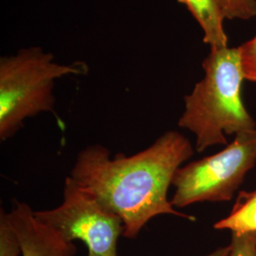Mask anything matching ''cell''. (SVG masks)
<instances>
[{
	"mask_svg": "<svg viewBox=\"0 0 256 256\" xmlns=\"http://www.w3.org/2000/svg\"><path fill=\"white\" fill-rule=\"evenodd\" d=\"M194 153L191 142L174 130L132 156L118 153L111 158L106 147L92 144L78 153L70 176L119 216L122 236L133 239L158 216L196 220L176 210L168 198L174 174Z\"/></svg>",
	"mask_w": 256,
	"mask_h": 256,
	"instance_id": "obj_1",
	"label": "cell"
},
{
	"mask_svg": "<svg viewBox=\"0 0 256 256\" xmlns=\"http://www.w3.org/2000/svg\"><path fill=\"white\" fill-rule=\"evenodd\" d=\"M202 66L205 75L184 97L178 122L194 134V148L200 153L227 146L228 135L256 128L242 99L245 75L238 46L210 48Z\"/></svg>",
	"mask_w": 256,
	"mask_h": 256,
	"instance_id": "obj_2",
	"label": "cell"
},
{
	"mask_svg": "<svg viewBox=\"0 0 256 256\" xmlns=\"http://www.w3.org/2000/svg\"><path fill=\"white\" fill-rule=\"evenodd\" d=\"M86 72V64L56 63L54 55L39 46L1 57L0 140L5 142L14 137L28 118L54 111L57 79Z\"/></svg>",
	"mask_w": 256,
	"mask_h": 256,
	"instance_id": "obj_3",
	"label": "cell"
},
{
	"mask_svg": "<svg viewBox=\"0 0 256 256\" xmlns=\"http://www.w3.org/2000/svg\"><path fill=\"white\" fill-rule=\"evenodd\" d=\"M256 164V128L240 132L224 149L182 166L174 174L171 203L230 202Z\"/></svg>",
	"mask_w": 256,
	"mask_h": 256,
	"instance_id": "obj_4",
	"label": "cell"
},
{
	"mask_svg": "<svg viewBox=\"0 0 256 256\" xmlns=\"http://www.w3.org/2000/svg\"><path fill=\"white\" fill-rule=\"evenodd\" d=\"M34 216L68 241L80 240L88 248V256H118L122 220L70 176L64 180L61 204L50 210H36Z\"/></svg>",
	"mask_w": 256,
	"mask_h": 256,
	"instance_id": "obj_5",
	"label": "cell"
},
{
	"mask_svg": "<svg viewBox=\"0 0 256 256\" xmlns=\"http://www.w3.org/2000/svg\"><path fill=\"white\" fill-rule=\"evenodd\" d=\"M10 220L18 236L22 256H75L74 242L37 220L30 205L16 202L9 212Z\"/></svg>",
	"mask_w": 256,
	"mask_h": 256,
	"instance_id": "obj_6",
	"label": "cell"
},
{
	"mask_svg": "<svg viewBox=\"0 0 256 256\" xmlns=\"http://www.w3.org/2000/svg\"><path fill=\"white\" fill-rule=\"evenodd\" d=\"M190 10L203 30V41L214 48L228 46V36L224 28L225 18L220 0H178Z\"/></svg>",
	"mask_w": 256,
	"mask_h": 256,
	"instance_id": "obj_7",
	"label": "cell"
},
{
	"mask_svg": "<svg viewBox=\"0 0 256 256\" xmlns=\"http://www.w3.org/2000/svg\"><path fill=\"white\" fill-rule=\"evenodd\" d=\"M214 228L238 234H256V190L239 192L230 212L218 221Z\"/></svg>",
	"mask_w": 256,
	"mask_h": 256,
	"instance_id": "obj_8",
	"label": "cell"
},
{
	"mask_svg": "<svg viewBox=\"0 0 256 256\" xmlns=\"http://www.w3.org/2000/svg\"><path fill=\"white\" fill-rule=\"evenodd\" d=\"M22 256L18 236L14 228L9 212L0 210V256Z\"/></svg>",
	"mask_w": 256,
	"mask_h": 256,
	"instance_id": "obj_9",
	"label": "cell"
},
{
	"mask_svg": "<svg viewBox=\"0 0 256 256\" xmlns=\"http://www.w3.org/2000/svg\"><path fill=\"white\" fill-rule=\"evenodd\" d=\"M225 19H247L256 16V0H220Z\"/></svg>",
	"mask_w": 256,
	"mask_h": 256,
	"instance_id": "obj_10",
	"label": "cell"
},
{
	"mask_svg": "<svg viewBox=\"0 0 256 256\" xmlns=\"http://www.w3.org/2000/svg\"><path fill=\"white\" fill-rule=\"evenodd\" d=\"M229 256H256V240L254 234L232 232Z\"/></svg>",
	"mask_w": 256,
	"mask_h": 256,
	"instance_id": "obj_11",
	"label": "cell"
},
{
	"mask_svg": "<svg viewBox=\"0 0 256 256\" xmlns=\"http://www.w3.org/2000/svg\"><path fill=\"white\" fill-rule=\"evenodd\" d=\"M245 79L256 82V36L238 46Z\"/></svg>",
	"mask_w": 256,
	"mask_h": 256,
	"instance_id": "obj_12",
	"label": "cell"
},
{
	"mask_svg": "<svg viewBox=\"0 0 256 256\" xmlns=\"http://www.w3.org/2000/svg\"><path fill=\"white\" fill-rule=\"evenodd\" d=\"M230 252V245H228L226 247L216 248V250H214L210 254H208L204 256H229Z\"/></svg>",
	"mask_w": 256,
	"mask_h": 256,
	"instance_id": "obj_13",
	"label": "cell"
},
{
	"mask_svg": "<svg viewBox=\"0 0 256 256\" xmlns=\"http://www.w3.org/2000/svg\"><path fill=\"white\" fill-rule=\"evenodd\" d=\"M254 234V236H256V234Z\"/></svg>",
	"mask_w": 256,
	"mask_h": 256,
	"instance_id": "obj_14",
	"label": "cell"
}]
</instances>
